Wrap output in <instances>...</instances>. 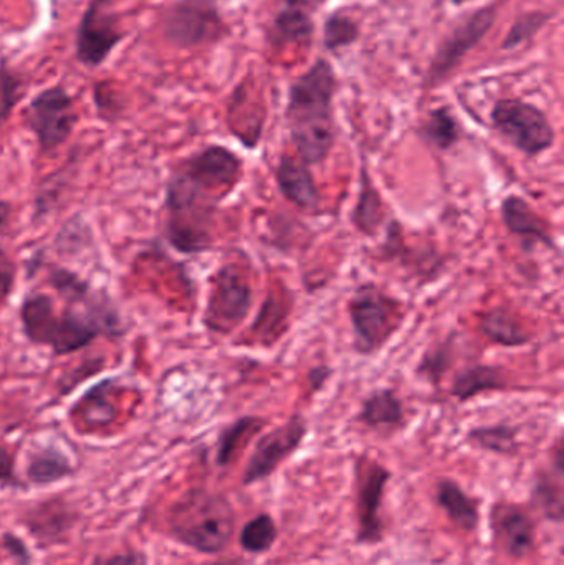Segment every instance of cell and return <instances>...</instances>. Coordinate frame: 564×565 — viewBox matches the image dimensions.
<instances>
[{"mask_svg":"<svg viewBox=\"0 0 564 565\" xmlns=\"http://www.w3.org/2000/svg\"><path fill=\"white\" fill-rule=\"evenodd\" d=\"M242 172V159L221 145L205 146L172 168L164 198V237L172 248L184 255L211 250L215 211Z\"/></svg>","mask_w":564,"mask_h":565,"instance_id":"6da1fadb","label":"cell"},{"mask_svg":"<svg viewBox=\"0 0 564 565\" xmlns=\"http://www.w3.org/2000/svg\"><path fill=\"white\" fill-rule=\"evenodd\" d=\"M20 322L26 341L52 349L55 355H68L103 338L125 334L118 308L106 292L92 302H66L56 312L55 301L45 292L30 291L20 305Z\"/></svg>","mask_w":564,"mask_h":565,"instance_id":"7a4b0ae2","label":"cell"},{"mask_svg":"<svg viewBox=\"0 0 564 565\" xmlns=\"http://www.w3.org/2000/svg\"><path fill=\"white\" fill-rule=\"evenodd\" d=\"M338 76L328 60L318 58L288 88L287 119L291 145L307 166H321L338 139L334 96Z\"/></svg>","mask_w":564,"mask_h":565,"instance_id":"3957f363","label":"cell"},{"mask_svg":"<svg viewBox=\"0 0 564 565\" xmlns=\"http://www.w3.org/2000/svg\"><path fill=\"white\" fill-rule=\"evenodd\" d=\"M234 526V510L227 498L204 490L191 491L171 514L175 540L202 554L224 551L231 543Z\"/></svg>","mask_w":564,"mask_h":565,"instance_id":"277c9868","label":"cell"},{"mask_svg":"<svg viewBox=\"0 0 564 565\" xmlns=\"http://www.w3.org/2000/svg\"><path fill=\"white\" fill-rule=\"evenodd\" d=\"M353 349L360 355H373L391 341L403 324L404 308L400 299L387 295L374 282H363L348 301Z\"/></svg>","mask_w":564,"mask_h":565,"instance_id":"5b68a950","label":"cell"},{"mask_svg":"<svg viewBox=\"0 0 564 565\" xmlns=\"http://www.w3.org/2000/svg\"><path fill=\"white\" fill-rule=\"evenodd\" d=\"M162 36L178 50L221 42L228 33L217 0H174L161 13Z\"/></svg>","mask_w":564,"mask_h":565,"instance_id":"8992f818","label":"cell"},{"mask_svg":"<svg viewBox=\"0 0 564 565\" xmlns=\"http://www.w3.org/2000/svg\"><path fill=\"white\" fill-rule=\"evenodd\" d=\"M490 122L500 138L526 158H539L553 148L555 128L546 113L533 103L503 98L490 109Z\"/></svg>","mask_w":564,"mask_h":565,"instance_id":"52a82bcc","label":"cell"},{"mask_svg":"<svg viewBox=\"0 0 564 565\" xmlns=\"http://www.w3.org/2000/svg\"><path fill=\"white\" fill-rule=\"evenodd\" d=\"M78 122L75 102L65 86L53 85L30 99L25 108V125L35 136L39 151L50 154L62 148Z\"/></svg>","mask_w":564,"mask_h":565,"instance_id":"ba28073f","label":"cell"},{"mask_svg":"<svg viewBox=\"0 0 564 565\" xmlns=\"http://www.w3.org/2000/svg\"><path fill=\"white\" fill-rule=\"evenodd\" d=\"M254 302L252 282L235 265L219 268L205 306L204 324L209 331L228 334L242 324Z\"/></svg>","mask_w":564,"mask_h":565,"instance_id":"9c48e42d","label":"cell"},{"mask_svg":"<svg viewBox=\"0 0 564 565\" xmlns=\"http://www.w3.org/2000/svg\"><path fill=\"white\" fill-rule=\"evenodd\" d=\"M126 39L113 0H89L75 32V58L85 68H99Z\"/></svg>","mask_w":564,"mask_h":565,"instance_id":"30bf717a","label":"cell"},{"mask_svg":"<svg viewBox=\"0 0 564 565\" xmlns=\"http://www.w3.org/2000/svg\"><path fill=\"white\" fill-rule=\"evenodd\" d=\"M391 471L373 458L360 457L354 463L357 487V541L360 544H377L383 540L384 524L381 518L384 493L390 483Z\"/></svg>","mask_w":564,"mask_h":565,"instance_id":"8fae6325","label":"cell"},{"mask_svg":"<svg viewBox=\"0 0 564 565\" xmlns=\"http://www.w3.org/2000/svg\"><path fill=\"white\" fill-rule=\"evenodd\" d=\"M497 13L499 12L496 6H486L454 26L453 32L440 42L430 60L429 72L426 75L427 86H437L447 79L469 52H472L492 30Z\"/></svg>","mask_w":564,"mask_h":565,"instance_id":"7c38bea8","label":"cell"},{"mask_svg":"<svg viewBox=\"0 0 564 565\" xmlns=\"http://www.w3.org/2000/svg\"><path fill=\"white\" fill-rule=\"evenodd\" d=\"M307 434L308 424L304 415L295 414L285 424L260 437L248 458L242 483L252 487L270 478L301 447Z\"/></svg>","mask_w":564,"mask_h":565,"instance_id":"4fadbf2b","label":"cell"},{"mask_svg":"<svg viewBox=\"0 0 564 565\" xmlns=\"http://www.w3.org/2000/svg\"><path fill=\"white\" fill-rule=\"evenodd\" d=\"M493 541L507 556L522 559L535 547L536 530L530 514L519 504L499 501L490 513Z\"/></svg>","mask_w":564,"mask_h":565,"instance_id":"5bb4252c","label":"cell"},{"mask_svg":"<svg viewBox=\"0 0 564 565\" xmlns=\"http://www.w3.org/2000/svg\"><path fill=\"white\" fill-rule=\"evenodd\" d=\"M323 0H278L267 26L272 46L305 45L313 39L315 13Z\"/></svg>","mask_w":564,"mask_h":565,"instance_id":"9a60e30c","label":"cell"},{"mask_svg":"<svg viewBox=\"0 0 564 565\" xmlns=\"http://www.w3.org/2000/svg\"><path fill=\"white\" fill-rule=\"evenodd\" d=\"M500 217L507 231L522 242L525 250H535L539 245L549 250H556V242L549 222L536 214L535 209L520 195L510 194L503 199L500 204Z\"/></svg>","mask_w":564,"mask_h":565,"instance_id":"2e32d148","label":"cell"},{"mask_svg":"<svg viewBox=\"0 0 564 565\" xmlns=\"http://www.w3.org/2000/svg\"><path fill=\"white\" fill-rule=\"evenodd\" d=\"M275 182L285 201L304 212H318L321 192L310 166L294 156L281 154L275 168Z\"/></svg>","mask_w":564,"mask_h":565,"instance_id":"e0dca14e","label":"cell"},{"mask_svg":"<svg viewBox=\"0 0 564 565\" xmlns=\"http://www.w3.org/2000/svg\"><path fill=\"white\" fill-rule=\"evenodd\" d=\"M357 418L371 430L393 434L406 425V408L394 388H380L361 402Z\"/></svg>","mask_w":564,"mask_h":565,"instance_id":"ac0fdd59","label":"cell"},{"mask_svg":"<svg viewBox=\"0 0 564 565\" xmlns=\"http://www.w3.org/2000/svg\"><path fill=\"white\" fill-rule=\"evenodd\" d=\"M509 374L499 365L472 364L454 375L450 395L464 404L480 394L509 391Z\"/></svg>","mask_w":564,"mask_h":565,"instance_id":"d6986e66","label":"cell"},{"mask_svg":"<svg viewBox=\"0 0 564 565\" xmlns=\"http://www.w3.org/2000/svg\"><path fill=\"white\" fill-rule=\"evenodd\" d=\"M563 438H558L553 451L552 471H540L533 484V500L536 507L542 510L546 520L556 521V523H562L563 520Z\"/></svg>","mask_w":564,"mask_h":565,"instance_id":"ffe728a7","label":"cell"},{"mask_svg":"<svg viewBox=\"0 0 564 565\" xmlns=\"http://www.w3.org/2000/svg\"><path fill=\"white\" fill-rule=\"evenodd\" d=\"M384 217H386V207H384L383 195L377 191L368 166L363 164L360 172V194H358L357 205L351 211V222L361 235L373 238L380 234Z\"/></svg>","mask_w":564,"mask_h":565,"instance_id":"44dd1931","label":"cell"},{"mask_svg":"<svg viewBox=\"0 0 564 565\" xmlns=\"http://www.w3.org/2000/svg\"><path fill=\"white\" fill-rule=\"evenodd\" d=\"M479 331L483 338L502 348H523L532 341V334L510 309L492 308L483 312L479 319Z\"/></svg>","mask_w":564,"mask_h":565,"instance_id":"7402d4cb","label":"cell"},{"mask_svg":"<svg viewBox=\"0 0 564 565\" xmlns=\"http://www.w3.org/2000/svg\"><path fill=\"white\" fill-rule=\"evenodd\" d=\"M437 503L459 530L470 533L479 526V503L472 500L456 481L447 480V478L439 481Z\"/></svg>","mask_w":564,"mask_h":565,"instance_id":"603a6c76","label":"cell"},{"mask_svg":"<svg viewBox=\"0 0 564 565\" xmlns=\"http://www.w3.org/2000/svg\"><path fill=\"white\" fill-rule=\"evenodd\" d=\"M417 135L429 148L446 152L459 145L462 128L449 106H439L421 122Z\"/></svg>","mask_w":564,"mask_h":565,"instance_id":"cb8c5ba5","label":"cell"},{"mask_svg":"<svg viewBox=\"0 0 564 565\" xmlns=\"http://www.w3.org/2000/svg\"><path fill=\"white\" fill-rule=\"evenodd\" d=\"M457 334L447 335L443 341L436 342L430 345L423 358L419 359V364L416 367V377L421 381H426L427 384L436 385L439 387L443 382L444 375L453 367L456 361L457 351Z\"/></svg>","mask_w":564,"mask_h":565,"instance_id":"d4e9b609","label":"cell"},{"mask_svg":"<svg viewBox=\"0 0 564 565\" xmlns=\"http://www.w3.org/2000/svg\"><path fill=\"white\" fill-rule=\"evenodd\" d=\"M467 441L480 450L506 455V457H512L520 450L519 428L507 424L472 428L467 434Z\"/></svg>","mask_w":564,"mask_h":565,"instance_id":"484cf974","label":"cell"},{"mask_svg":"<svg viewBox=\"0 0 564 565\" xmlns=\"http://www.w3.org/2000/svg\"><path fill=\"white\" fill-rule=\"evenodd\" d=\"M70 473H72V468H70L68 460L55 448H45L39 454H33L30 457L29 468H26V475L36 484L53 483V481L68 477Z\"/></svg>","mask_w":564,"mask_h":565,"instance_id":"4316f807","label":"cell"},{"mask_svg":"<svg viewBox=\"0 0 564 565\" xmlns=\"http://www.w3.org/2000/svg\"><path fill=\"white\" fill-rule=\"evenodd\" d=\"M264 424L265 422L258 417H241L227 425L219 437L217 463L227 467L241 448L242 441L260 430Z\"/></svg>","mask_w":564,"mask_h":565,"instance_id":"83f0119b","label":"cell"},{"mask_svg":"<svg viewBox=\"0 0 564 565\" xmlns=\"http://www.w3.org/2000/svg\"><path fill=\"white\" fill-rule=\"evenodd\" d=\"M361 36V26L353 17L348 13H330L324 20L323 25V45L328 52H338V50L348 49L358 42Z\"/></svg>","mask_w":564,"mask_h":565,"instance_id":"f1b7e54d","label":"cell"},{"mask_svg":"<svg viewBox=\"0 0 564 565\" xmlns=\"http://www.w3.org/2000/svg\"><path fill=\"white\" fill-rule=\"evenodd\" d=\"M25 76L12 68L6 58H0V131L25 96Z\"/></svg>","mask_w":564,"mask_h":565,"instance_id":"f546056e","label":"cell"},{"mask_svg":"<svg viewBox=\"0 0 564 565\" xmlns=\"http://www.w3.org/2000/svg\"><path fill=\"white\" fill-rule=\"evenodd\" d=\"M278 527L270 514H258L245 524L241 533V546L251 554H265L274 547Z\"/></svg>","mask_w":564,"mask_h":565,"instance_id":"4dcf8cb0","label":"cell"},{"mask_svg":"<svg viewBox=\"0 0 564 565\" xmlns=\"http://www.w3.org/2000/svg\"><path fill=\"white\" fill-rule=\"evenodd\" d=\"M552 19V13L542 12V10H533V12H525L515 20L510 26L509 33L503 39L502 50H513L517 46L525 43L526 40L533 39L546 22Z\"/></svg>","mask_w":564,"mask_h":565,"instance_id":"1f68e13d","label":"cell"},{"mask_svg":"<svg viewBox=\"0 0 564 565\" xmlns=\"http://www.w3.org/2000/svg\"><path fill=\"white\" fill-rule=\"evenodd\" d=\"M93 99H95L96 113L105 121H115L121 113V103L116 93L109 89L108 83H96Z\"/></svg>","mask_w":564,"mask_h":565,"instance_id":"d6a6232c","label":"cell"},{"mask_svg":"<svg viewBox=\"0 0 564 565\" xmlns=\"http://www.w3.org/2000/svg\"><path fill=\"white\" fill-rule=\"evenodd\" d=\"M15 262L0 244V306L12 295L13 288H15Z\"/></svg>","mask_w":564,"mask_h":565,"instance_id":"836d02e7","label":"cell"},{"mask_svg":"<svg viewBox=\"0 0 564 565\" xmlns=\"http://www.w3.org/2000/svg\"><path fill=\"white\" fill-rule=\"evenodd\" d=\"M331 375H333V369L330 365H315L313 369H310L307 374L308 387L313 394L317 392H321L327 385V382L330 381Z\"/></svg>","mask_w":564,"mask_h":565,"instance_id":"e575fe53","label":"cell"},{"mask_svg":"<svg viewBox=\"0 0 564 565\" xmlns=\"http://www.w3.org/2000/svg\"><path fill=\"white\" fill-rule=\"evenodd\" d=\"M13 480V458L7 448L0 447V481Z\"/></svg>","mask_w":564,"mask_h":565,"instance_id":"d590c367","label":"cell"},{"mask_svg":"<svg viewBox=\"0 0 564 565\" xmlns=\"http://www.w3.org/2000/svg\"><path fill=\"white\" fill-rule=\"evenodd\" d=\"M13 205L9 201H0V235H7L12 225Z\"/></svg>","mask_w":564,"mask_h":565,"instance_id":"8d00e7d4","label":"cell"},{"mask_svg":"<svg viewBox=\"0 0 564 565\" xmlns=\"http://www.w3.org/2000/svg\"><path fill=\"white\" fill-rule=\"evenodd\" d=\"M105 565H146L139 554H123V556H115L105 563Z\"/></svg>","mask_w":564,"mask_h":565,"instance_id":"74e56055","label":"cell"},{"mask_svg":"<svg viewBox=\"0 0 564 565\" xmlns=\"http://www.w3.org/2000/svg\"><path fill=\"white\" fill-rule=\"evenodd\" d=\"M450 2H453L454 6H464V3L472 2V0H450Z\"/></svg>","mask_w":564,"mask_h":565,"instance_id":"f35d334b","label":"cell"},{"mask_svg":"<svg viewBox=\"0 0 564 565\" xmlns=\"http://www.w3.org/2000/svg\"><path fill=\"white\" fill-rule=\"evenodd\" d=\"M217 565H234V564H217Z\"/></svg>","mask_w":564,"mask_h":565,"instance_id":"ab89813d","label":"cell"}]
</instances>
